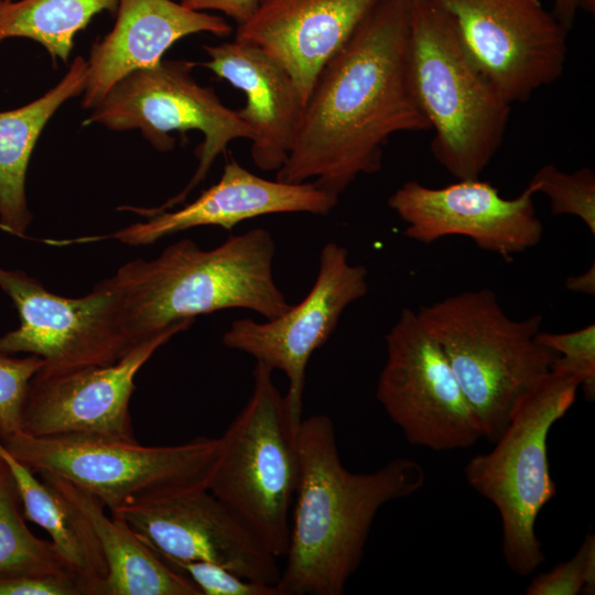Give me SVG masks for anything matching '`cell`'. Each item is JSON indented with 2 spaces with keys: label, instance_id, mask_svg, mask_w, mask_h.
Here are the masks:
<instances>
[{
  "label": "cell",
  "instance_id": "1",
  "mask_svg": "<svg viewBox=\"0 0 595 595\" xmlns=\"http://www.w3.org/2000/svg\"><path fill=\"white\" fill-rule=\"evenodd\" d=\"M409 0H382L323 66L275 180L339 195L382 166L399 132L429 131L408 72Z\"/></svg>",
  "mask_w": 595,
  "mask_h": 595
},
{
  "label": "cell",
  "instance_id": "2",
  "mask_svg": "<svg viewBox=\"0 0 595 595\" xmlns=\"http://www.w3.org/2000/svg\"><path fill=\"white\" fill-rule=\"evenodd\" d=\"M301 476L294 498L279 595H342L359 566L372 521L392 500L422 488V466L394 458L371 473L343 465L334 423L324 414L301 421Z\"/></svg>",
  "mask_w": 595,
  "mask_h": 595
},
{
  "label": "cell",
  "instance_id": "3",
  "mask_svg": "<svg viewBox=\"0 0 595 595\" xmlns=\"http://www.w3.org/2000/svg\"><path fill=\"white\" fill-rule=\"evenodd\" d=\"M275 244L255 228L204 250L191 239L166 247L156 258L122 264L105 279L122 327L133 345L177 322L225 309H247L273 320L291 305L272 270Z\"/></svg>",
  "mask_w": 595,
  "mask_h": 595
},
{
  "label": "cell",
  "instance_id": "4",
  "mask_svg": "<svg viewBox=\"0 0 595 595\" xmlns=\"http://www.w3.org/2000/svg\"><path fill=\"white\" fill-rule=\"evenodd\" d=\"M408 72L434 132V159L457 180L478 178L502 144L511 105L473 62L452 18L431 0H409Z\"/></svg>",
  "mask_w": 595,
  "mask_h": 595
},
{
  "label": "cell",
  "instance_id": "5",
  "mask_svg": "<svg viewBox=\"0 0 595 595\" xmlns=\"http://www.w3.org/2000/svg\"><path fill=\"white\" fill-rule=\"evenodd\" d=\"M416 315L445 354L484 437L495 443L519 398L558 357L537 340L542 316L511 320L489 289L422 305Z\"/></svg>",
  "mask_w": 595,
  "mask_h": 595
},
{
  "label": "cell",
  "instance_id": "6",
  "mask_svg": "<svg viewBox=\"0 0 595 595\" xmlns=\"http://www.w3.org/2000/svg\"><path fill=\"white\" fill-rule=\"evenodd\" d=\"M578 389L575 379L549 370L519 398L495 447L474 455L464 467L468 485L496 507L502 556L520 576L545 561L534 529L539 512L556 495L548 435L574 404Z\"/></svg>",
  "mask_w": 595,
  "mask_h": 595
},
{
  "label": "cell",
  "instance_id": "7",
  "mask_svg": "<svg viewBox=\"0 0 595 595\" xmlns=\"http://www.w3.org/2000/svg\"><path fill=\"white\" fill-rule=\"evenodd\" d=\"M263 361L253 368L252 393L220 436L207 489L277 556H285L290 512L301 476L296 428Z\"/></svg>",
  "mask_w": 595,
  "mask_h": 595
},
{
  "label": "cell",
  "instance_id": "8",
  "mask_svg": "<svg viewBox=\"0 0 595 595\" xmlns=\"http://www.w3.org/2000/svg\"><path fill=\"white\" fill-rule=\"evenodd\" d=\"M36 474L64 478L93 494L110 513L143 500L207 488L220 437L196 436L171 446L90 439L36 437L22 431L1 440Z\"/></svg>",
  "mask_w": 595,
  "mask_h": 595
},
{
  "label": "cell",
  "instance_id": "9",
  "mask_svg": "<svg viewBox=\"0 0 595 595\" xmlns=\"http://www.w3.org/2000/svg\"><path fill=\"white\" fill-rule=\"evenodd\" d=\"M195 66L185 60H162L152 68L132 72L109 90L84 121L117 131L139 129L161 152L174 148L171 132L197 130L204 137L195 151L197 169L178 194L155 208L126 206V210L147 217L171 209L206 177L215 159L231 141L252 139L251 129L237 111L226 107L212 87L195 80Z\"/></svg>",
  "mask_w": 595,
  "mask_h": 595
},
{
  "label": "cell",
  "instance_id": "10",
  "mask_svg": "<svg viewBox=\"0 0 595 595\" xmlns=\"http://www.w3.org/2000/svg\"><path fill=\"white\" fill-rule=\"evenodd\" d=\"M385 340L376 398L410 444L452 451L484 437L445 354L416 312L404 307Z\"/></svg>",
  "mask_w": 595,
  "mask_h": 595
},
{
  "label": "cell",
  "instance_id": "11",
  "mask_svg": "<svg viewBox=\"0 0 595 595\" xmlns=\"http://www.w3.org/2000/svg\"><path fill=\"white\" fill-rule=\"evenodd\" d=\"M0 288L13 302L20 326L0 337V354L41 357L47 371L110 365L129 353L112 290L104 280L79 298L52 293L21 270L0 268Z\"/></svg>",
  "mask_w": 595,
  "mask_h": 595
},
{
  "label": "cell",
  "instance_id": "12",
  "mask_svg": "<svg viewBox=\"0 0 595 595\" xmlns=\"http://www.w3.org/2000/svg\"><path fill=\"white\" fill-rule=\"evenodd\" d=\"M453 20L464 48L510 105L563 73L567 31L540 0H431Z\"/></svg>",
  "mask_w": 595,
  "mask_h": 595
},
{
  "label": "cell",
  "instance_id": "13",
  "mask_svg": "<svg viewBox=\"0 0 595 595\" xmlns=\"http://www.w3.org/2000/svg\"><path fill=\"white\" fill-rule=\"evenodd\" d=\"M193 322H177L110 365L60 371L40 368L28 387L21 431L36 437L138 442L130 415L136 376L160 347Z\"/></svg>",
  "mask_w": 595,
  "mask_h": 595
},
{
  "label": "cell",
  "instance_id": "14",
  "mask_svg": "<svg viewBox=\"0 0 595 595\" xmlns=\"http://www.w3.org/2000/svg\"><path fill=\"white\" fill-rule=\"evenodd\" d=\"M367 291V269L350 264L346 248L331 241L322 248L311 291L298 305L266 323L250 318L234 321L224 333L226 347L247 353L284 372L289 381L284 398L296 428L302 421L305 371L311 355L333 334L345 309Z\"/></svg>",
  "mask_w": 595,
  "mask_h": 595
},
{
  "label": "cell",
  "instance_id": "15",
  "mask_svg": "<svg viewBox=\"0 0 595 595\" xmlns=\"http://www.w3.org/2000/svg\"><path fill=\"white\" fill-rule=\"evenodd\" d=\"M111 515L164 560L212 562L271 585L280 578L278 558L207 488L143 500Z\"/></svg>",
  "mask_w": 595,
  "mask_h": 595
},
{
  "label": "cell",
  "instance_id": "16",
  "mask_svg": "<svg viewBox=\"0 0 595 595\" xmlns=\"http://www.w3.org/2000/svg\"><path fill=\"white\" fill-rule=\"evenodd\" d=\"M532 184L515 198L478 178L457 180L444 187L408 181L388 198V206L407 224L404 236L431 244L446 236L470 238L482 250L510 260L539 244L543 226Z\"/></svg>",
  "mask_w": 595,
  "mask_h": 595
},
{
  "label": "cell",
  "instance_id": "17",
  "mask_svg": "<svg viewBox=\"0 0 595 595\" xmlns=\"http://www.w3.org/2000/svg\"><path fill=\"white\" fill-rule=\"evenodd\" d=\"M338 198L320 190L312 182L285 183L260 177L236 160L226 163L220 180L203 191L192 203L176 210L147 216L145 221L123 227L107 237L128 246H149L164 237L201 226H218L226 230L237 224L263 215L310 213L327 215Z\"/></svg>",
  "mask_w": 595,
  "mask_h": 595
},
{
  "label": "cell",
  "instance_id": "18",
  "mask_svg": "<svg viewBox=\"0 0 595 595\" xmlns=\"http://www.w3.org/2000/svg\"><path fill=\"white\" fill-rule=\"evenodd\" d=\"M382 0H259L235 39L280 64L295 82L304 105L318 73Z\"/></svg>",
  "mask_w": 595,
  "mask_h": 595
},
{
  "label": "cell",
  "instance_id": "19",
  "mask_svg": "<svg viewBox=\"0 0 595 595\" xmlns=\"http://www.w3.org/2000/svg\"><path fill=\"white\" fill-rule=\"evenodd\" d=\"M220 15L186 8L173 0H118L112 30L91 46L82 104L96 107L132 72L156 66L181 39L201 32L231 33Z\"/></svg>",
  "mask_w": 595,
  "mask_h": 595
},
{
  "label": "cell",
  "instance_id": "20",
  "mask_svg": "<svg viewBox=\"0 0 595 595\" xmlns=\"http://www.w3.org/2000/svg\"><path fill=\"white\" fill-rule=\"evenodd\" d=\"M202 65L246 97L237 111L251 129V159L263 171H278L293 147L304 101L290 74L259 47L237 40L205 45Z\"/></svg>",
  "mask_w": 595,
  "mask_h": 595
},
{
  "label": "cell",
  "instance_id": "21",
  "mask_svg": "<svg viewBox=\"0 0 595 595\" xmlns=\"http://www.w3.org/2000/svg\"><path fill=\"white\" fill-rule=\"evenodd\" d=\"M88 521L107 574L98 595H202L184 573L171 566L120 518L108 515L90 493L50 474H37Z\"/></svg>",
  "mask_w": 595,
  "mask_h": 595
},
{
  "label": "cell",
  "instance_id": "22",
  "mask_svg": "<svg viewBox=\"0 0 595 595\" xmlns=\"http://www.w3.org/2000/svg\"><path fill=\"white\" fill-rule=\"evenodd\" d=\"M87 61L74 58L64 77L40 98L0 112V228L23 237L32 220L25 196L28 165L45 125L68 99L83 94Z\"/></svg>",
  "mask_w": 595,
  "mask_h": 595
},
{
  "label": "cell",
  "instance_id": "23",
  "mask_svg": "<svg viewBox=\"0 0 595 595\" xmlns=\"http://www.w3.org/2000/svg\"><path fill=\"white\" fill-rule=\"evenodd\" d=\"M6 462L22 504L25 519L45 530L63 563L98 595L107 566L87 519L55 488L13 456L0 440Z\"/></svg>",
  "mask_w": 595,
  "mask_h": 595
},
{
  "label": "cell",
  "instance_id": "24",
  "mask_svg": "<svg viewBox=\"0 0 595 595\" xmlns=\"http://www.w3.org/2000/svg\"><path fill=\"white\" fill-rule=\"evenodd\" d=\"M118 0H0V43L26 37L53 60L67 62L75 35L102 12H116Z\"/></svg>",
  "mask_w": 595,
  "mask_h": 595
},
{
  "label": "cell",
  "instance_id": "25",
  "mask_svg": "<svg viewBox=\"0 0 595 595\" xmlns=\"http://www.w3.org/2000/svg\"><path fill=\"white\" fill-rule=\"evenodd\" d=\"M63 572L73 573L52 542L28 528L14 479L0 457V577Z\"/></svg>",
  "mask_w": 595,
  "mask_h": 595
},
{
  "label": "cell",
  "instance_id": "26",
  "mask_svg": "<svg viewBox=\"0 0 595 595\" xmlns=\"http://www.w3.org/2000/svg\"><path fill=\"white\" fill-rule=\"evenodd\" d=\"M529 183L536 193L548 196L553 215L576 216L595 236V173L592 169L567 173L545 164Z\"/></svg>",
  "mask_w": 595,
  "mask_h": 595
},
{
  "label": "cell",
  "instance_id": "27",
  "mask_svg": "<svg viewBox=\"0 0 595 595\" xmlns=\"http://www.w3.org/2000/svg\"><path fill=\"white\" fill-rule=\"evenodd\" d=\"M537 340L558 354L550 370L575 379L588 400L595 397V325L567 333L540 331Z\"/></svg>",
  "mask_w": 595,
  "mask_h": 595
},
{
  "label": "cell",
  "instance_id": "28",
  "mask_svg": "<svg viewBox=\"0 0 595 595\" xmlns=\"http://www.w3.org/2000/svg\"><path fill=\"white\" fill-rule=\"evenodd\" d=\"M595 591V537L588 534L570 560L537 575L526 588L528 595H577Z\"/></svg>",
  "mask_w": 595,
  "mask_h": 595
},
{
  "label": "cell",
  "instance_id": "29",
  "mask_svg": "<svg viewBox=\"0 0 595 595\" xmlns=\"http://www.w3.org/2000/svg\"><path fill=\"white\" fill-rule=\"evenodd\" d=\"M44 365L41 357L0 354V440L21 431V414L29 383Z\"/></svg>",
  "mask_w": 595,
  "mask_h": 595
},
{
  "label": "cell",
  "instance_id": "30",
  "mask_svg": "<svg viewBox=\"0 0 595 595\" xmlns=\"http://www.w3.org/2000/svg\"><path fill=\"white\" fill-rule=\"evenodd\" d=\"M188 576L202 595H279L277 585L245 578L230 570L206 561L165 560Z\"/></svg>",
  "mask_w": 595,
  "mask_h": 595
},
{
  "label": "cell",
  "instance_id": "31",
  "mask_svg": "<svg viewBox=\"0 0 595 595\" xmlns=\"http://www.w3.org/2000/svg\"><path fill=\"white\" fill-rule=\"evenodd\" d=\"M0 595H90L88 585L71 572L0 577Z\"/></svg>",
  "mask_w": 595,
  "mask_h": 595
},
{
  "label": "cell",
  "instance_id": "32",
  "mask_svg": "<svg viewBox=\"0 0 595 595\" xmlns=\"http://www.w3.org/2000/svg\"><path fill=\"white\" fill-rule=\"evenodd\" d=\"M259 0H182L186 8L196 11H216L231 18L239 25L257 9Z\"/></svg>",
  "mask_w": 595,
  "mask_h": 595
},
{
  "label": "cell",
  "instance_id": "33",
  "mask_svg": "<svg viewBox=\"0 0 595 595\" xmlns=\"http://www.w3.org/2000/svg\"><path fill=\"white\" fill-rule=\"evenodd\" d=\"M565 288L575 293L587 295L595 294V263L583 273L569 277L565 281Z\"/></svg>",
  "mask_w": 595,
  "mask_h": 595
},
{
  "label": "cell",
  "instance_id": "34",
  "mask_svg": "<svg viewBox=\"0 0 595 595\" xmlns=\"http://www.w3.org/2000/svg\"><path fill=\"white\" fill-rule=\"evenodd\" d=\"M578 10V0L553 1L552 13L567 32L571 31Z\"/></svg>",
  "mask_w": 595,
  "mask_h": 595
}]
</instances>
